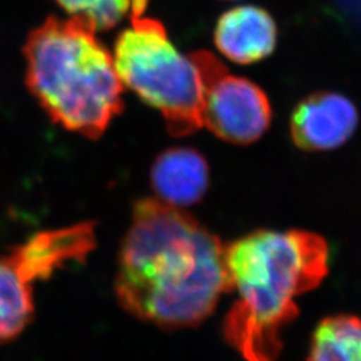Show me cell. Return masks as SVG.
Masks as SVG:
<instances>
[{
	"label": "cell",
	"mask_w": 361,
	"mask_h": 361,
	"mask_svg": "<svg viewBox=\"0 0 361 361\" xmlns=\"http://www.w3.org/2000/svg\"><path fill=\"white\" fill-rule=\"evenodd\" d=\"M116 292L141 320L166 329L198 325L232 292L226 247L182 207L140 200L121 247Z\"/></svg>",
	"instance_id": "obj_1"
},
{
	"label": "cell",
	"mask_w": 361,
	"mask_h": 361,
	"mask_svg": "<svg viewBox=\"0 0 361 361\" xmlns=\"http://www.w3.org/2000/svg\"><path fill=\"white\" fill-rule=\"evenodd\" d=\"M328 247L308 232L258 231L226 247V265L237 290L224 334L246 361H276L281 329L297 314V297L320 284Z\"/></svg>",
	"instance_id": "obj_2"
},
{
	"label": "cell",
	"mask_w": 361,
	"mask_h": 361,
	"mask_svg": "<svg viewBox=\"0 0 361 361\" xmlns=\"http://www.w3.org/2000/svg\"><path fill=\"white\" fill-rule=\"evenodd\" d=\"M25 56L28 89L65 129L97 140L122 111L125 86L89 20L49 18L28 35Z\"/></svg>",
	"instance_id": "obj_3"
},
{
	"label": "cell",
	"mask_w": 361,
	"mask_h": 361,
	"mask_svg": "<svg viewBox=\"0 0 361 361\" xmlns=\"http://www.w3.org/2000/svg\"><path fill=\"white\" fill-rule=\"evenodd\" d=\"M147 0H133L131 26L121 32L114 65L125 87L157 109L171 135L202 128L204 79L194 54L182 55L164 25L145 16Z\"/></svg>",
	"instance_id": "obj_4"
},
{
	"label": "cell",
	"mask_w": 361,
	"mask_h": 361,
	"mask_svg": "<svg viewBox=\"0 0 361 361\" xmlns=\"http://www.w3.org/2000/svg\"><path fill=\"white\" fill-rule=\"evenodd\" d=\"M193 54L204 79L202 126L225 142H256L271 126L267 94L249 79L231 75L210 52Z\"/></svg>",
	"instance_id": "obj_5"
},
{
	"label": "cell",
	"mask_w": 361,
	"mask_h": 361,
	"mask_svg": "<svg viewBox=\"0 0 361 361\" xmlns=\"http://www.w3.org/2000/svg\"><path fill=\"white\" fill-rule=\"evenodd\" d=\"M357 123L359 113L350 99L334 91H319L293 109L290 135L304 152H329L347 142Z\"/></svg>",
	"instance_id": "obj_6"
},
{
	"label": "cell",
	"mask_w": 361,
	"mask_h": 361,
	"mask_svg": "<svg viewBox=\"0 0 361 361\" xmlns=\"http://www.w3.org/2000/svg\"><path fill=\"white\" fill-rule=\"evenodd\" d=\"M94 247V224L82 222L65 229L37 233L23 245L15 247L11 257L34 283L49 279L67 262H83Z\"/></svg>",
	"instance_id": "obj_7"
},
{
	"label": "cell",
	"mask_w": 361,
	"mask_h": 361,
	"mask_svg": "<svg viewBox=\"0 0 361 361\" xmlns=\"http://www.w3.org/2000/svg\"><path fill=\"white\" fill-rule=\"evenodd\" d=\"M214 42L228 59L249 65L268 58L276 49L277 26L265 10L241 6L219 18Z\"/></svg>",
	"instance_id": "obj_8"
},
{
	"label": "cell",
	"mask_w": 361,
	"mask_h": 361,
	"mask_svg": "<svg viewBox=\"0 0 361 361\" xmlns=\"http://www.w3.org/2000/svg\"><path fill=\"white\" fill-rule=\"evenodd\" d=\"M152 185L158 200L171 207L194 205L209 188L207 159L189 147L169 149L155 159Z\"/></svg>",
	"instance_id": "obj_9"
},
{
	"label": "cell",
	"mask_w": 361,
	"mask_h": 361,
	"mask_svg": "<svg viewBox=\"0 0 361 361\" xmlns=\"http://www.w3.org/2000/svg\"><path fill=\"white\" fill-rule=\"evenodd\" d=\"M31 284L11 255L0 257V344L20 335L32 320Z\"/></svg>",
	"instance_id": "obj_10"
},
{
	"label": "cell",
	"mask_w": 361,
	"mask_h": 361,
	"mask_svg": "<svg viewBox=\"0 0 361 361\" xmlns=\"http://www.w3.org/2000/svg\"><path fill=\"white\" fill-rule=\"evenodd\" d=\"M308 361H361V319L324 320L314 331Z\"/></svg>",
	"instance_id": "obj_11"
},
{
	"label": "cell",
	"mask_w": 361,
	"mask_h": 361,
	"mask_svg": "<svg viewBox=\"0 0 361 361\" xmlns=\"http://www.w3.org/2000/svg\"><path fill=\"white\" fill-rule=\"evenodd\" d=\"M58 4L71 16L89 20L99 30L116 27L131 13L133 0H56Z\"/></svg>",
	"instance_id": "obj_12"
}]
</instances>
